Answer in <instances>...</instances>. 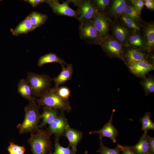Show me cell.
Masks as SVG:
<instances>
[{
    "instance_id": "cell-31",
    "label": "cell",
    "mask_w": 154,
    "mask_h": 154,
    "mask_svg": "<svg viewBox=\"0 0 154 154\" xmlns=\"http://www.w3.org/2000/svg\"><path fill=\"white\" fill-rule=\"evenodd\" d=\"M7 151L9 154H24L25 149L24 146L16 145L11 142L7 148Z\"/></svg>"
},
{
    "instance_id": "cell-13",
    "label": "cell",
    "mask_w": 154,
    "mask_h": 154,
    "mask_svg": "<svg viewBox=\"0 0 154 154\" xmlns=\"http://www.w3.org/2000/svg\"><path fill=\"white\" fill-rule=\"evenodd\" d=\"M130 72L137 77L145 78L149 72L154 70V65L147 61L133 63L128 66Z\"/></svg>"
},
{
    "instance_id": "cell-32",
    "label": "cell",
    "mask_w": 154,
    "mask_h": 154,
    "mask_svg": "<svg viewBox=\"0 0 154 154\" xmlns=\"http://www.w3.org/2000/svg\"><path fill=\"white\" fill-rule=\"evenodd\" d=\"M92 1L98 12L104 11L110 2L109 0H95Z\"/></svg>"
},
{
    "instance_id": "cell-27",
    "label": "cell",
    "mask_w": 154,
    "mask_h": 154,
    "mask_svg": "<svg viewBox=\"0 0 154 154\" xmlns=\"http://www.w3.org/2000/svg\"><path fill=\"white\" fill-rule=\"evenodd\" d=\"M59 138L55 136L54 140V151L48 154H76V152L74 151L69 145L67 147L62 146L59 143Z\"/></svg>"
},
{
    "instance_id": "cell-1",
    "label": "cell",
    "mask_w": 154,
    "mask_h": 154,
    "mask_svg": "<svg viewBox=\"0 0 154 154\" xmlns=\"http://www.w3.org/2000/svg\"><path fill=\"white\" fill-rule=\"evenodd\" d=\"M40 107L35 100L29 102L24 108L25 116L23 122L17 126L20 134L27 133H35L38 129V124L40 119L39 110Z\"/></svg>"
},
{
    "instance_id": "cell-4",
    "label": "cell",
    "mask_w": 154,
    "mask_h": 154,
    "mask_svg": "<svg viewBox=\"0 0 154 154\" xmlns=\"http://www.w3.org/2000/svg\"><path fill=\"white\" fill-rule=\"evenodd\" d=\"M26 80L31 87L32 96L40 97L51 88L52 79L48 75L28 72Z\"/></svg>"
},
{
    "instance_id": "cell-11",
    "label": "cell",
    "mask_w": 154,
    "mask_h": 154,
    "mask_svg": "<svg viewBox=\"0 0 154 154\" xmlns=\"http://www.w3.org/2000/svg\"><path fill=\"white\" fill-rule=\"evenodd\" d=\"M115 111V109L113 110L110 119L102 128L99 130L90 131L89 134H98L100 139H102L103 137H107L110 138L114 143H116L117 137L118 135V131L112 123L113 115Z\"/></svg>"
},
{
    "instance_id": "cell-33",
    "label": "cell",
    "mask_w": 154,
    "mask_h": 154,
    "mask_svg": "<svg viewBox=\"0 0 154 154\" xmlns=\"http://www.w3.org/2000/svg\"><path fill=\"white\" fill-rule=\"evenodd\" d=\"M56 90L57 94L60 98L64 100H68L71 95L70 90L69 88L66 86H62L58 87Z\"/></svg>"
},
{
    "instance_id": "cell-20",
    "label": "cell",
    "mask_w": 154,
    "mask_h": 154,
    "mask_svg": "<svg viewBox=\"0 0 154 154\" xmlns=\"http://www.w3.org/2000/svg\"><path fill=\"white\" fill-rule=\"evenodd\" d=\"M52 62L58 63L61 66L67 64L64 60L56 54L50 52L41 56L38 60L37 66L39 67H41L45 64Z\"/></svg>"
},
{
    "instance_id": "cell-3",
    "label": "cell",
    "mask_w": 154,
    "mask_h": 154,
    "mask_svg": "<svg viewBox=\"0 0 154 154\" xmlns=\"http://www.w3.org/2000/svg\"><path fill=\"white\" fill-rule=\"evenodd\" d=\"M37 104L40 106H43L59 110L60 111L70 112L72 108L69 100L60 98L54 88H50L42 94L39 98H36Z\"/></svg>"
},
{
    "instance_id": "cell-24",
    "label": "cell",
    "mask_w": 154,
    "mask_h": 154,
    "mask_svg": "<svg viewBox=\"0 0 154 154\" xmlns=\"http://www.w3.org/2000/svg\"><path fill=\"white\" fill-rule=\"evenodd\" d=\"M140 84L143 87L145 96L154 92V77L152 74L148 75L147 76L142 78Z\"/></svg>"
},
{
    "instance_id": "cell-36",
    "label": "cell",
    "mask_w": 154,
    "mask_h": 154,
    "mask_svg": "<svg viewBox=\"0 0 154 154\" xmlns=\"http://www.w3.org/2000/svg\"><path fill=\"white\" fill-rule=\"evenodd\" d=\"M147 139L149 145L150 154H154V138L147 135Z\"/></svg>"
},
{
    "instance_id": "cell-39",
    "label": "cell",
    "mask_w": 154,
    "mask_h": 154,
    "mask_svg": "<svg viewBox=\"0 0 154 154\" xmlns=\"http://www.w3.org/2000/svg\"><path fill=\"white\" fill-rule=\"evenodd\" d=\"M84 154H88V152L87 151H86L85 152Z\"/></svg>"
},
{
    "instance_id": "cell-19",
    "label": "cell",
    "mask_w": 154,
    "mask_h": 154,
    "mask_svg": "<svg viewBox=\"0 0 154 154\" xmlns=\"http://www.w3.org/2000/svg\"><path fill=\"white\" fill-rule=\"evenodd\" d=\"M145 48L148 52L153 50L154 46V26L149 24L144 30Z\"/></svg>"
},
{
    "instance_id": "cell-26",
    "label": "cell",
    "mask_w": 154,
    "mask_h": 154,
    "mask_svg": "<svg viewBox=\"0 0 154 154\" xmlns=\"http://www.w3.org/2000/svg\"><path fill=\"white\" fill-rule=\"evenodd\" d=\"M151 113L147 112L139 120L142 124L141 130L144 132L147 133L149 130H154V123L151 119Z\"/></svg>"
},
{
    "instance_id": "cell-15",
    "label": "cell",
    "mask_w": 154,
    "mask_h": 154,
    "mask_svg": "<svg viewBox=\"0 0 154 154\" xmlns=\"http://www.w3.org/2000/svg\"><path fill=\"white\" fill-rule=\"evenodd\" d=\"M83 134L82 131L69 127L66 130L65 136L69 142V146L74 151H77L78 144L81 140Z\"/></svg>"
},
{
    "instance_id": "cell-12",
    "label": "cell",
    "mask_w": 154,
    "mask_h": 154,
    "mask_svg": "<svg viewBox=\"0 0 154 154\" xmlns=\"http://www.w3.org/2000/svg\"><path fill=\"white\" fill-rule=\"evenodd\" d=\"M148 54L140 49L133 47L129 48L126 51H124V62L127 67L139 61H147L149 62L148 60Z\"/></svg>"
},
{
    "instance_id": "cell-17",
    "label": "cell",
    "mask_w": 154,
    "mask_h": 154,
    "mask_svg": "<svg viewBox=\"0 0 154 154\" xmlns=\"http://www.w3.org/2000/svg\"><path fill=\"white\" fill-rule=\"evenodd\" d=\"M34 30L31 23L27 17L14 29H10L13 35L17 36L23 34H27Z\"/></svg>"
},
{
    "instance_id": "cell-2",
    "label": "cell",
    "mask_w": 154,
    "mask_h": 154,
    "mask_svg": "<svg viewBox=\"0 0 154 154\" xmlns=\"http://www.w3.org/2000/svg\"><path fill=\"white\" fill-rule=\"evenodd\" d=\"M51 135L47 129H38L36 132L31 133L28 142L33 154H48L52 152L53 148Z\"/></svg>"
},
{
    "instance_id": "cell-7",
    "label": "cell",
    "mask_w": 154,
    "mask_h": 154,
    "mask_svg": "<svg viewBox=\"0 0 154 154\" xmlns=\"http://www.w3.org/2000/svg\"><path fill=\"white\" fill-rule=\"evenodd\" d=\"M78 7V20L80 23L91 20L98 12L92 1L89 0H69Z\"/></svg>"
},
{
    "instance_id": "cell-25",
    "label": "cell",
    "mask_w": 154,
    "mask_h": 154,
    "mask_svg": "<svg viewBox=\"0 0 154 154\" xmlns=\"http://www.w3.org/2000/svg\"><path fill=\"white\" fill-rule=\"evenodd\" d=\"M127 41L129 45L134 48H145L144 40L139 34H134L129 36Z\"/></svg>"
},
{
    "instance_id": "cell-8",
    "label": "cell",
    "mask_w": 154,
    "mask_h": 154,
    "mask_svg": "<svg viewBox=\"0 0 154 154\" xmlns=\"http://www.w3.org/2000/svg\"><path fill=\"white\" fill-rule=\"evenodd\" d=\"M44 3H47L55 14L58 15L73 17L78 20L77 11L69 7L68 4L70 3L69 0L63 1L61 4L59 3V1L58 0H45Z\"/></svg>"
},
{
    "instance_id": "cell-5",
    "label": "cell",
    "mask_w": 154,
    "mask_h": 154,
    "mask_svg": "<svg viewBox=\"0 0 154 154\" xmlns=\"http://www.w3.org/2000/svg\"><path fill=\"white\" fill-rule=\"evenodd\" d=\"M80 23L78 31L80 38L88 43L99 44L102 39L91 20L85 21Z\"/></svg>"
},
{
    "instance_id": "cell-22",
    "label": "cell",
    "mask_w": 154,
    "mask_h": 154,
    "mask_svg": "<svg viewBox=\"0 0 154 154\" xmlns=\"http://www.w3.org/2000/svg\"><path fill=\"white\" fill-rule=\"evenodd\" d=\"M34 30L44 24L47 20L48 16L36 11H33L27 16Z\"/></svg>"
},
{
    "instance_id": "cell-10",
    "label": "cell",
    "mask_w": 154,
    "mask_h": 154,
    "mask_svg": "<svg viewBox=\"0 0 154 154\" xmlns=\"http://www.w3.org/2000/svg\"><path fill=\"white\" fill-rule=\"evenodd\" d=\"M91 20L102 40L108 36L109 22L105 13L98 12Z\"/></svg>"
},
{
    "instance_id": "cell-40",
    "label": "cell",
    "mask_w": 154,
    "mask_h": 154,
    "mask_svg": "<svg viewBox=\"0 0 154 154\" xmlns=\"http://www.w3.org/2000/svg\"><path fill=\"white\" fill-rule=\"evenodd\" d=\"M1 1H2V0H0V2Z\"/></svg>"
},
{
    "instance_id": "cell-14",
    "label": "cell",
    "mask_w": 154,
    "mask_h": 154,
    "mask_svg": "<svg viewBox=\"0 0 154 154\" xmlns=\"http://www.w3.org/2000/svg\"><path fill=\"white\" fill-rule=\"evenodd\" d=\"M66 67L62 66V70L58 75L52 79L55 84V89H57L60 85L70 80L73 73V67L72 64H68Z\"/></svg>"
},
{
    "instance_id": "cell-6",
    "label": "cell",
    "mask_w": 154,
    "mask_h": 154,
    "mask_svg": "<svg viewBox=\"0 0 154 154\" xmlns=\"http://www.w3.org/2000/svg\"><path fill=\"white\" fill-rule=\"evenodd\" d=\"M99 45L110 58H116L124 62V50L122 43L116 38L108 36L102 39Z\"/></svg>"
},
{
    "instance_id": "cell-9",
    "label": "cell",
    "mask_w": 154,
    "mask_h": 154,
    "mask_svg": "<svg viewBox=\"0 0 154 154\" xmlns=\"http://www.w3.org/2000/svg\"><path fill=\"white\" fill-rule=\"evenodd\" d=\"M69 126L64 112L60 111V113L49 125L47 130L51 135L54 134L55 136L60 137L64 136L66 130Z\"/></svg>"
},
{
    "instance_id": "cell-21",
    "label": "cell",
    "mask_w": 154,
    "mask_h": 154,
    "mask_svg": "<svg viewBox=\"0 0 154 154\" xmlns=\"http://www.w3.org/2000/svg\"><path fill=\"white\" fill-rule=\"evenodd\" d=\"M147 134L144 132L139 142L135 145L131 146L137 154H150L149 143L147 139Z\"/></svg>"
},
{
    "instance_id": "cell-16",
    "label": "cell",
    "mask_w": 154,
    "mask_h": 154,
    "mask_svg": "<svg viewBox=\"0 0 154 154\" xmlns=\"http://www.w3.org/2000/svg\"><path fill=\"white\" fill-rule=\"evenodd\" d=\"M58 110L46 107L43 108V112L40 114L42 122L38 125V129H41L46 124L49 125L58 115Z\"/></svg>"
},
{
    "instance_id": "cell-23",
    "label": "cell",
    "mask_w": 154,
    "mask_h": 154,
    "mask_svg": "<svg viewBox=\"0 0 154 154\" xmlns=\"http://www.w3.org/2000/svg\"><path fill=\"white\" fill-rule=\"evenodd\" d=\"M113 32L116 39L122 44L127 40L129 36L128 29L120 25L115 26Z\"/></svg>"
},
{
    "instance_id": "cell-37",
    "label": "cell",
    "mask_w": 154,
    "mask_h": 154,
    "mask_svg": "<svg viewBox=\"0 0 154 154\" xmlns=\"http://www.w3.org/2000/svg\"><path fill=\"white\" fill-rule=\"evenodd\" d=\"M24 1L29 3L33 7H35L42 3H44L45 0H25Z\"/></svg>"
},
{
    "instance_id": "cell-34",
    "label": "cell",
    "mask_w": 154,
    "mask_h": 154,
    "mask_svg": "<svg viewBox=\"0 0 154 154\" xmlns=\"http://www.w3.org/2000/svg\"><path fill=\"white\" fill-rule=\"evenodd\" d=\"M118 145L122 151L121 154H137L131 146H123L119 144Z\"/></svg>"
},
{
    "instance_id": "cell-18",
    "label": "cell",
    "mask_w": 154,
    "mask_h": 154,
    "mask_svg": "<svg viewBox=\"0 0 154 154\" xmlns=\"http://www.w3.org/2000/svg\"><path fill=\"white\" fill-rule=\"evenodd\" d=\"M17 89L18 93L29 102L35 100V97L32 96L31 89L26 79H21L20 80Z\"/></svg>"
},
{
    "instance_id": "cell-29",
    "label": "cell",
    "mask_w": 154,
    "mask_h": 154,
    "mask_svg": "<svg viewBox=\"0 0 154 154\" xmlns=\"http://www.w3.org/2000/svg\"><path fill=\"white\" fill-rule=\"evenodd\" d=\"M100 140V147L97 151V152L100 154H121L120 153L121 149L118 144L116 148L111 149L104 145L102 139Z\"/></svg>"
},
{
    "instance_id": "cell-30",
    "label": "cell",
    "mask_w": 154,
    "mask_h": 154,
    "mask_svg": "<svg viewBox=\"0 0 154 154\" xmlns=\"http://www.w3.org/2000/svg\"><path fill=\"white\" fill-rule=\"evenodd\" d=\"M123 13L135 22L139 19L140 14L131 5L127 4Z\"/></svg>"
},
{
    "instance_id": "cell-38",
    "label": "cell",
    "mask_w": 154,
    "mask_h": 154,
    "mask_svg": "<svg viewBox=\"0 0 154 154\" xmlns=\"http://www.w3.org/2000/svg\"><path fill=\"white\" fill-rule=\"evenodd\" d=\"M144 1V4L147 8L151 10L154 9V1L147 0L143 1Z\"/></svg>"
},
{
    "instance_id": "cell-28",
    "label": "cell",
    "mask_w": 154,
    "mask_h": 154,
    "mask_svg": "<svg viewBox=\"0 0 154 154\" xmlns=\"http://www.w3.org/2000/svg\"><path fill=\"white\" fill-rule=\"evenodd\" d=\"M126 2L123 0H116L112 3L111 11L114 15H116L123 13L127 5Z\"/></svg>"
},
{
    "instance_id": "cell-35",
    "label": "cell",
    "mask_w": 154,
    "mask_h": 154,
    "mask_svg": "<svg viewBox=\"0 0 154 154\" xmlns=\"http://www.w3.org/2000/svg\"><path fill=\"white\" fill-rule=\"evenodd\" d=\"M131 1L133 3V7L137 12L140 14L144 5L143 1L141 0H136Z\"/></svg>"
}]
</instances>
